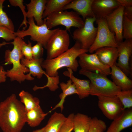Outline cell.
I'll list each match as a JSON object with an SVG mask.
<instances>
[{
	"label": "cell",
	"mask_w": 132,
	"mask_h": 132,
	"mask_svg": "<svg viewBox=\"0 0 132 132\" xmlns=\"http://www.w3.org/2000/svg\"><path fill=\"white\" fill-rule=\"evenodd\" d=\"M74 114L71 113L66 117L58 132H72L73 129V118Z\"/></svg>",
	"instance_id": "cell-33"
},
{
	"label": "cell",
	"mask_w": 132,
	"mask_h": 132,
	"mask_svg": "<svg viewBox=\"0 0 132 132\" xmlns=\"http://www.w3.org/2000/svg\"><path fill=\"white\" fill-rule=\"evenodd\" d=\"M47 1V0H31L29 3L26 4L28 10L26 12L27 18H33L38 26L41 25L44 23L43 15Z\"/></svg>",
	"instance_id": "cell-16"
},
{
	"label": "cell",
	"mask_w": 132,
	"mask_h": 132,
	"mask_svg": "<svg viewBox=\"0 0 132 132\" xmlns=\"http://www.w3.org/2000/svg\"><path fill=\"white\" fill-rule=\"evenodd\" d=\"M43 58L38 59L28 60L24 58L21 60V64L27 67L29 70V73L31 76L38 78H41L43 75H45L42 66L44 60Z\"/></svg>",
	"instance_id": "cell-21"
},
{
	"label": "cell",
	"mask_w": 132,
	"mask_h": 132,
	"mask_svg": "<svg viewBox=\"0 0 132 132\" xmlns=\"http://www.w3.org/2000/svg\"><path fill=\"white\" fill-rule=\"evenodd\" d=\"M70 43L67 31L59 29L51 36L46 45V59H50L59 56L67 51Z\"/></svg>",
	"instance_id": "cell-8"
},
{
	"label": "cell",
	"mask_w": 132,
	"mask_h": 132,
	"mask_svg": "<svg viewBox=\"0 0 132 132\" xmlns=\"http://www.w3.org/2000/svg\"><path fill=\"white\" fill-rule=\"evenodd\" d=\"M123 14L124 16L132 21V6L124 7Z\"/></svg>",
	"instance_id": "cell-37"
},
{
	"label": "cell",
	"mask_w": 132,
	"mask_h": 132,
	"mask_svg": "<svg viewBox=\"0 0 132 132\" xmlns=\"http://www.w3.org/2000/svg\"><path fill=\"white\" fill-rule=\"evenodd\" d=\"M64 72L63 74L68 77L74 84L78 92L79 98L82 99L86 98L90 95V81L89 80L81 79L75 77L73 72L70 68Z\"/></svg>",
	"instance_id": "cell-19"
},
{
	"label": "cell",
	"mask_w": 132,
	"mask_h": 132,
	"mask_svg": "<svg viewBox=\"0 0 132 132\" xmlns=\"http://www.w3.org/2000/svg\"><path fill=\"white\" fill-rule=\"evenodd\" d=\"M88 52V50L82 49L80 43L76 41L72 47L59 56L52 59L44 60L42 66L45 70L47 77L58 76V71L64 67L75 72L79 66L77 57L81 54Z\"/></svg>",
	"instance_id": "cell-2"
},
{
	"label": "cell",
	"mask_w": 132,
	"mask_h": 132,
	"mask_svg": "<svg viewBox=\"0 0 132 132\" xmlns=\"http://www.w3.org/2000/svg\"><path fill=\"white\" fill-rule=\"evenodd\" d=\"M44 127L42 128L33 131L32 132H43L44 129Z\"/></svg>",
	"instance_id": "cell-40"
},
{
	"label": "cell",
	"mask_w": 132,
	"mask_h": 132,
	"mask_svg": "<svg viewBox=\"0 0 132 132\" xmlns=\"http://www.w3.org/2000/svg\"><path fill=\"white\" fill-rule=\"evenodd\" d=\"M124 7L120 6L105 18L109 29L114 33L118 43L123 41L122 23Z\"/></svg>",
	"instance_id": "cell-13"
},
{
	"label": "cell",
	"mask_w": 132,
	"mask_h": 132,
	"mask_svg": "<svg viewBox=\"0 0 132 132\" xmlns=\"http://www.w3.org/2000/svg\"><path fill=\"white\" fill-rule=\"evenodd\" d=\"M6 71L4 70L3 66H0V84L4 82L6 80Z\"/></svg>",
	"instance_id": "cell-39"
},
{
	"label": "cell",
	"mask_w": 132,
	"mask_h": 132,
	"mask_svg": "<svg viewBox=\"0 0 132 132\" xmlns=\"http://www.w3.org/2000/svg\"><path fill=\"white\" fill-rule=\"evenodd\" d=\"M111 78L113 82L121 91L132 88V81L116 65L111 67Z\"/></svg>",
	"instance_id": "cell-20"
},
{
	"label": "cell",
	"mask_w": 132,
	"mask_h": 132,
	"mask_svg": "<svg viewBox=\"0 0 132 132\" xmlns=\"http://www.w3.org/2000/svg\"><path fill=\"white\" fill-rule=\"evenodd\" d=\"M118 44V60L115 65L128 76L131 74L129 61L132 53V39H125Z\"/></svg>",
	"instance_id": "cell-12"
},
{
	"label": "cell",
	"mask_w": 132,
	"mask_h": 132,
	"mask_svg": "<svg viewBox=\"0 0 132 132\" xmlns=\"http://www.w3.org/2000/svg\"><path fill=\"white\" fill-rule=\"evenodd\" d=\"M14 32L6 27L0 26V38L6 41L13 40L16 38Z\"/></svg>",
	"instance_id": "cell-34"
},
{
	"label": "cell",
	"mask_w": 132,
	"mask_h": 132,
	"mask_svg": "<svg viewBox=\"0 0 132 132\" xmlns=\"http://www.w3.org/2000/svg\"><path fill=\"white\" fill-rule=\"evenodd\" d=\"M96 19L95 17L87 18L83 26L77 28L73 33V39L80 43L83 49L88 50L95 40L97 28L95 27L94 23Z\"/></svg>",
	"instance_id": "cell-9"
},
{
	"label": "cell",
	"mask_w": 132,
	"mask_h": 132,
	"mask_svg": "<svg viewBox=\"0 0 132 132\" xmlns=\"http://www.w3.org/2000/svg\"><path fill=\"white\" fill-rule=\"evenodd\" d=\"M119 6L116 0H93L92 8L96 19L105 18Z\"/></svg>",
	"instance_id": "cell-14"
},
{
	"label": "cell",
	"mask_w": 132,
	"mask_h": 132,
	"mask_svg": "<svg viewBox=\"0 0 132 132\" xmlns=\"http://www.w3.org/2000/svg\"><path fill=\"white\" fill-rule=\"evenodd\" d=\"M122 36L125 39H132V21L123 16L122 23Z\"/></svg>",
	"instance_id": "cell-31"
},
{
	"label": "cell",
	"mask_w": 132,
	"mask_h": 132,
	"mask_svg": "<svg viewBox=\"0 0 132 132\" xmlns=\"http://www.w3.org/2000/svg\"><path fill=\"white\" fill-rule=\"evenodd\" d=\"M49 29L59 25H62L66 30L70 32L71 27L79 28L83 27L84 21L75 11L60 10L54 12L44 19Z\"/></svg>",
	"instance_id": "cell-5"
},
{
	"label": "cell",
	"mask_w": 132,
	"mask_h": 132,
	"mask_svg": "<svg viewBox=\"0 0 132 132\" xmlns=\"http://www.w3.org/2000/svg\"><path fill=\"white\" fill-rule=\"evenodd\" d=\"M66 118L62 113L55 112L44 127L43 132H58Z\"/></svg>",
	"instance_id": "cell-25"
},
{
	"label": "cell",
	"mask_w": 132,
	"mask_h": 132,
	"mask_svg": "<svg viewBox=\"0 0 132 132\" xmlns=\"http://www.w3.org/2000/svg\"><path fill=\"white\" fill-rule=\"evenodd\" d=\"M106 128V124L103 121L95 117L91 119L88 132H104Z\"/></svg>",
	"instance_id": "cell-30"
},
{
	"label": "cell",
	"mask_w": 132,
	"mask_h": 132,
	"mask_svg": "<svg viewBox=\"0 0 132 132\" xmlns=\"http://www.w3.org/2000/svg\"><path fill=\"white\" fill-rule=\"evenodd\" d=\"M5 0H0V26L6 27L14 32V27L13 22L3 10V4Z\"/></svg>",
	"instance_id": "cell-29"
},
{
	"label": "cell",
	"mask_w": 132,
	"mask_h": 132,
	"mask_svg": "<svg viewBox=\"0 0 132 132\" xmlns=\"http://www.w3.org/2000/svg\"><path fill=\"white\" fill-rule=\"evenodd\" d=\"M116 96L123 105L124 109L132 107V89L126 91L121 90Z\"/></svg>",
	"instance_id": "cell-28"
},
{
	"label": "cell",
	"mask_w": 132,
	"mask_h": 132,
	"mask_svg": "<svg viewBox=\"0 0 132 132\" xmlns=\"http://www.w3.org/2000/svg\"><path fill=\"white\" fill-rule=\"evenodd\" d=\"M44 23L43 24L39 26L35 24L33 18H28V23L29 26L28 29L26 30H21L18 29L16 32H14V34L16 37L21 38L30 36L31 40L40 43L45 48L51 37L59 28L53 30L49 29L44 20Z\"/></svg>",
	"instance_id": "cell-6"
},
{
	"label": "cell",
	"mask_w": 132,
	"mask_h": 132,
	"mask_svg": "<svg viewBox=\"0 0 132 132\" xmlns=\"http://www.w3.org/2000/svg\"><path fill=\"white\" fill-rule=\"evenodd\" d=\"M50 112L49 111L47 113H44L39 105L37 107L26 112V122L31 127L38 126L40 124L46 116Z\"/></svg>",
	"instance_id": "cell-23"
},
{
	"label": "cell",
	"mask_w": 132,
	"mask_h": 132,
	"mask_svg": "<svg viewBox=\"0 0 132 132\" xmlns=\"http://www.w3.org/2000/svg\"><path fill=\"white\" fill-rule=\"evenodd\" d=\"M43 45L40 43H37L32 46V54L33 59H38L43 58L44 48Z\"/></svg>",
	"instance_id": "cell-36"
},
{
	"label": "cell",
	"mask_w": 132,
	"mask_h": 132,
	"mask_svg": "<svg viewBox=\"0 0 132 132\" xmlns=\"http://www.w3.org/2000/svg\"><path fill=\"white\" fill-rule=\"evenodd\" d=\"M104 132H120L132 125V108L125 109L118 117L113 120Z\"/></svg>",
	"instance_id": "cell-17"
},
{
	"label": "cell",
	"mask_w": 132,
	"mask_h": 132,
	"mask_svg": "<svg viewBox=\"0 0 132 132\" xmlns=\"http://www.w3.org/2000/svg\"><path fill=\"white\" fill-rule=\"evenodd\" d=\"M19 96L20 101L23 104L26 111L40 105V100L39 99L36 97H34L27 91L22 90L19 93Z\"/></svg>",
	"instance_id": "cell-27"
},
{
	"label": "cell",
	"mask_w": 132,
	"mask_h": 132,
	"mask_svg": "<svg viewBox=\"0 0 132 132\" xmlns=\"http://www.w3.org/2000/svg\"><path fill=\"white\" fill-rule=\"evenodd\" d=\"M24 105L12 94L0 102V128L3 132H21L26 122Z\"/></svg>",
	"instance_id": "cell-1"
},
{
	"label": "cell",
	"mask_w": 132,
	"mask_h": 132,
	"mask_svg": "<svg viewBox=\"0 0 132 132\" xmlns=\"http://www.w3.org/2000/svg\"><path fill=\"white\" fill-rule=\"evenodd\" d=\"M120 6L124 7L132 6V0H116Z\"/></svg>",
	"instance_id": "cell-38"
},
{
	"label": "cell",
	"mask_w": 132,
	"mask_h": 132,
	"mask_svg": "<svg viewBox=\"0 0 132 132\" xmlns=\"http://www.w3.org/2000/svg\"><path fill=\"white\" fill-rule=\"evenodd\" d=\"M9 2L11 5L15 7H19L21 10L23 15V21L20 24V27H21L23 25L25 27H23L22 30H25L27 27V24L28 21L27 20V14L26 11L25 6L23 4V0H9Z\"/></svg>",
	"instance_id": "cell-32"
},
{
	"label": "cell",
	"mask_w": 132,
	"mask_h": 132,
	"mask_svg": "<svg viewBox=\"0 0 132 132\" xmlns=\"http://www.w3.org/2000/svg\"><path fill=\"white\" fill-rule=\"evenodd\" d=\"M97 31L95 40L88 50L92 54L98 49L105 47L118 48L119 44L116 41L114 33L109 29L105 18H97L95 21Z\"/></svg>",
	"instance_id": "cell-7"
},
{
	"label": "cell",
	"mask_w": 132,
	"mask_h": 132,
	"mask_svg": "<svg viewBox=\"0 0 132 132\" xmlns=\"http://www.w3.org/2000/svg\"><path fill=\"white\" fill-rule=\"evenodd\" d=\"M59 85L62 92L61 93L59 97L60 100L51 110L50 112L58 108H59L61 111L64 109L63 104L66 98L68 96L73 94L78 95V92L74 84L70 79L68 80L66 83L62 82L59 83Z\"/></svg>",
	"instance_id": "cell-22"
},
{
	"label": "cell",
	"mask_w": 132,
	"mask_h": 132,
	"mask_svg": "<svg viewBox=\"0 0 132 132\" xmlns=\"http://www.w3.org/2000/svg\"><path fill=\"white\" fill-rule=\"evenodd\" d=\"M32 43L29 41L28 44L24 41L21 47V51L24 58L28 60L33 59L32 54Z\"/></svg>",
	"instance_id": "cell-35"
},
{
	"label": "cell",
	"mask_w": 132,
	"mask_h": 132,
	"mask_svg": "<svg viewBox=\"0 0 132 132\" xmlns=\"http://www.w3.org/2000/svg\"><path fill=\"white\" fill-rule=\"evenodd\" d=\"M11 43L13 45L11 51L6 50L5 53V61L6 65L12 64V68L6 71V76L11 81H16L20 83L25 80H32L34 78L29 73L28 68L21 64V60L24 56L21 51L22 45L24 41L22 38L16 37Z\"/></svg>",
	"instance_id": "cell-3"
},
{
	"label": "cell",
	"mask_w": 132,
	"mask_h": 132,
	"mask_svg": "<svg viewBox=\"0 0 132 132\" xmlns=\"http://www.w3.org/2000/svg\"><path fill=\"white\" fill-rule=\"evenodd\" d=\"M93 0H72L66 5L62 10L72 9L81 16L83 20L88 17H95L92 10Z\"/></svg>",
	"instance_id": "cell-15"
},
{
	"label": "cell",
	"mask_w": 132,
	"mask_h": 132,
	"mask_svg": "<svg viewBox=\"0 0 132 132\" xmlns=\"http://www.w3.org/2000/svg\"><path fill=\"white\" fill-rule=\"evenodd\" d=\"M98 97L99 108L104 115L109 119L113 120L116 119L125 110L116 96Z\"/></svg>",
	"instance_id": "cell-10"
},
{
	"label": "cell",
	"mask_w": 132,
	"mask_h": 132,
	"mask_svg": "<svg viewBox=\"0 0 132 132\" xmlns=\"http://www.w3.org/2000/svg\"><path fill=\"white\" fill-rule=\"evenodd\" d=\"M95 52L100 61L105 66L110 68L115 65L118 57L117 48L104 47L98 49Z\"/></svg>",
	"instance_id": "cell-18"
},
{
	"label": "cell",
	"mask_w": 132,
	"mask_h": 132,
	"mask_svg": "<svg viewBox=\"0 0 132 132\" xmlns=\"http://www.w3.org/2000/svg\"><path fill=\"white\" fill-rule=\"evenodd\" d=\"M72 0H47L43 15L45 18L54 12L62 10L63 7Z\"/></svg>",
	"instance_id": "cell-26"
},
{
	"label": "cell",
	"mask_w": 132,
	"mask_h": 132,
	"mask_svg": "<svg viewBox=\"0 0 132 132\" xmlns=\"http://www.w3.org/2000/svg\"><path fill=\"white\" fill-rule=\"evenodd\" d=\"M92 118L80 113L74 114L73 118L74 132H88Z\"/></svg>",
	"instance_id": "cell-24"
},
{
	"label": "cell",
	"mask_w": 132,
	"mask_h": 132,
	"mask_svg": "<svg viewBox=\"0 0 132 132\" xmlns=\"http://www.w3.org/2000/svg\"><path fill=\"white\" fill-rule=\"evenodd\" d=\"M78 57V63L81 69L93 72L97 71L99 74L106 76L110 75V68L104 65L95 53L88 54L84 53Z\"/></svg>",
	"instance_id": "cell-11"
},
{
	"label": "cell",
	"mask_w": 132,
	"mask_h": 132,
	"mask_svg": "<svg viewBox=\"0 0 132 132\" xmlns=\"http://www.w3.org/2000/svg\"><path fill=\"white\" fill-rule=\"evenodd\" d=\"M79 73L87 77L90 81V95L97 97L114 96L121 91L106 76L81 69Z\"/></svg>",
	"instance_id": "cell-4"
}]
</instances>
